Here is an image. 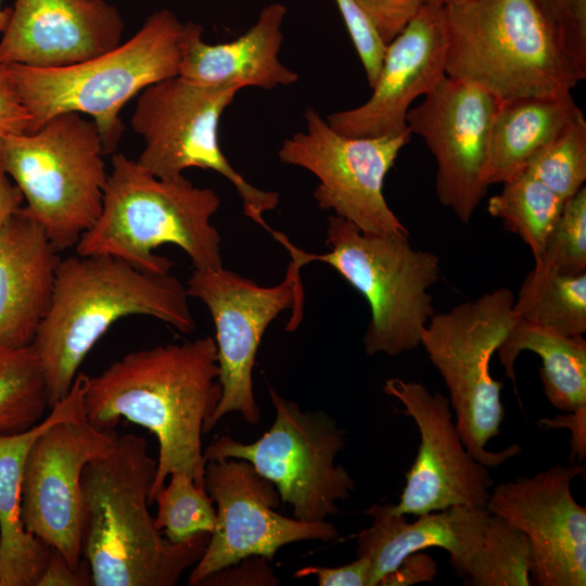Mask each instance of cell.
<instances>
[{"mask_svg": "<svg viewBox=\"0 0 586 586\" xmlns=\"http://www.w3.org/2000/svg\"><path fill=\"white\" fill-rule=\"evenodd\" d=\"M214 337L131 352L95 375L84 373L89 423L113 430L120 419L146 428L158 442L150 501L173 472L204 486L202 434L221 397Z\"/></svg>", "mask_w": 586, "mask_h": 586, "instance_id": "1", "label": "cell"}, {"mask_svg": "<svg viewBox=\"0 0 586 586\" xmlns=\"http://www.w3.org/2000/svg\"><path fill=\"white\" fill-rule=\"evenodd\" d=\"M156 467L146 441L132 433L85 466L80 555L94 586H173L202 557L211 534L174 544L156 528L149 511Z\"/></svg>", "mask_w": 586, "mask_h": 586, "instance_id": "2", "label": "cell"}, {"mask_svg": "<svg viewBox=\"0 0 586 586\" xmlns=\"http://www.w3.org/2000/svg\"><path fill=\"white\" fill-rule=\"evenodd\" d=\"M186 285L170 273L141 271L106 255L61 259L50 309L31 343L43 369L50 409L71 391L85 358L118 320L149 316L193 333Z\"/></svg>", "mask_w": 586, "mask_h": 586, "instance_id": "3", "label": "cell"}, {"mask_svg": "<svg viewBox=\"0 0 586 586\" xmlns=\"http://www.w3.org/2000/svg\"><path fill=\"white\" fill-rule=\"evenodd\" d=\"M218 194L183 175L158 178L123 153L112 157L101 214L80 238L79 255L119 258L149 273H169L174 262L154 253L162 244L179 246L194 269L222 266L221 238L212 225Z\"/></svg>", "mask_w": 586, "mask_h": 586, "instance_id": "4", "label": "cell"}, {"mask_svg": "<svg viewBox=\"0 0 586 586\" xmlns=\"http://www.w3.org/2000/svg\"><path fill=\"white\" fill-rule=\"evenodd\" d=\"M446 74L499 100L571 92L586 77L537 0L443 5Z\"/></svg>", "mask_w": 586, "mask_h": 586, "instance_id": "5", "label": "cell"}, {"mask_svg": "<svg viewBox=\"0 0 586 586\" xmlns=\"http://www.w3.org/2000/svg\"><path fill=\"white\" fill-rule=\"evenodd\" d=\"M186 31V23L162 9L129 40L87 61L56 68L3 66L31 117L30 132L54 115L80 113L95 123L110 154L125 129L124 105L149 86L179 75Z\"/></svg>", "mask_w": 586, "mask_h": 586, "instance_id": "6", "label": "cell"}, {"mask_svg": "<svg viewBox=\"0 0 586 586\" xmlns=\"http://www.w3.org/2000/svg\"><path fill=\"white\" fill-rule=\"evenodd\" d=\"M270 233L290 253L295 272L313 262L328 264L366 298L371 313L362 337L367 355L398 356L421 345L435 314L429 290L440 279L436 254L415 249L409 235L364 232L336 215L328 217L327 253L304 252L284 233Z\"/></svg>", "mask_w": 586, "mask_h": 586, "instance_id": "7", "label": "cell"}, {"mask_svg": "<svg viewBox=\"0 0 586 586\" xmlns=\"http://www.w3.org/2000/svg\"><path fill=\"white\" fill-rule=\"evenodd\" d=\"M104 154L95 123L76 112L0 137V167L24 198L20 213L43 228L58 252L76 247L101 214Z\"/></svg>", "mask_w": 586, "mask_h": 586, "instance_id": "8", "label": "cell"}, {"mask_svg": "<svg viewBox=\"0 0 586 586\" xmlns=\"http://www.w3.org/2000/svg\"><path fill=\"white\" fill-rule=\"evenodd\" d=\"M369 527L356 535L357 557L371 562L370 586H379L410 553L437 547L469 586L531 585L530 545L523 532L487 508L454 506L409 522L390 504L366 511Z\"/></svg>", "mask_w": 586, "mask_h": 586, "instance_id": "9", "label": "cell"}, {"mask_svg": "<svg viewBox=\"0 0 586 586\" xmlns=\"http://www.w3.org/2000/svg\"><path fill=\"white\" fill-rule=\"evenodd\" d=\"M514 294L508 288L461 302L434 314L422 334L433 366L442 375L455 412V425L469 455L487 468H496L521 453L517 444L499 451L486 449L499 435L505 419L500 400L502 382L491 374V358L519 321Z\"/></svg>", "mask_w": 586, "mask_h": 586, "instance_id": "10", "label": "cell"}, {"mask_svg": "<svg viewBox=\"0 0 586 586\" xmlns=\"http://www.w3.org/2000/svg\"><path fill=\"white\" fill-rule=\"evenodd\" d=\"M268 392L275 409L270 429L252 443L221 435L204 449V459L249 461L275 484L281 500L292 507L293 518L327 521L339 512L337 501L356 489L348 471L335 464L345 445V430L322 410L303 411L270 385Z\"/></svg>", "mask_w": 586, "mask_h": 586, "instance_id": "11", "label": "cell"}, {"mask_svg": "<svg viewBox=\"0 0 586 586\" xmlns=\"http://www.w3.org/2000/svg\"><path fill=\"white\" fill-rule=\"evenodd\" d=\"M241 89L201 86L180 76L145 88L131 117L132 129L145 144L137 163L162 179L183 175L191 167L220 174L235 188L245 216L269 231L264 213L277 208L278 192L246 181L218 141L219 119Z\"/></svg>", "mask_w": 586, "mask_h": 586, "instance_id": "12", "label": "cell"}, {"mask_svg": "<svg viewBox=\"0 0 586 586\" xmlns=\"http://www.w3.org/2000/svg\"><path fill=\"white\" fill-rule=\"evenodd\" d=\"M189 297L200 300L215 326L221 385L220 400L204 429L212 431L229 412H239L251 425L260 422L253 390V368L263 335L283 310L293 308L286 330L302 320L303 288L300 273L290 267L282 282L262 286L224 267L194 269L187 285Z\"/></svg>", "mask_w": 586, "mask_h": 586, "instance_id": "13", "label": "cell"}, {"mask_svg": "<svg viewBox=\"0 0 586 586\" xmlns=\"http://www.w3.org/2000/svg\"><path fill=\"white\" fill-rule=\"evenodd\" d=\"M306 130L284 139L279 161L316 176L314 199L361 231L409 235L388 206L383 186L411 131L396 137H349L335 131L313 107L304 113Z\"/></svg>", "mask_w": 586, "mask_h": 586, "instance_id": "14", "label": "cell"}, {"mask_svg": "<svg viewBox=\"0 0 586 586\" xmlns=\"http://www.w3.org/2000/svg\"><path fill=\"white\" fill-rule=\"evenodd\" d=\"M204 487L217 506L216 523L193 565L189 585H203L213 574L247 557L271 560L291 543L339 537V531L328 521L304 522L276 512L281 501L277 487L246 460L207 461Z\"/></svg>", "mask_w": 586, "mask_h": 586, "instance_id": "15", "label": "cell"}, {"mask_svg": "<svg viewBox=\"0 0 586 586\" xmlns=\"http://www.w3.org/2000/svg\"><path fill=\"white\" fill-rule=\"evenodd\" d=\"M499 99L471 82L446 75L406 122L437 165L440 203L468 224L487 188L489 133Z\"/></svg>", "mask_w": 586, "mask_h": 586, "instance_id": "16", "label": "cell"}, {"mask_svg": "<svg viewBox=\"0 0 586 586\" xmlns=\"http://www.w3.org/2000/svg\"><path fill=\"white\" fill-rule=\"evenodd\" d=\"M114 430H101L86 417L46 428L25 459L21 519L27 532L58 550L73 568L81 563L80 482L85 466L107 454Z\"/></svg>", "mask_w": 586, "mask_h": 586, "instance_id": "17", "label": "cell"}, {"mask_svg": "<svg viewBox=\"0 0 586 586\" xmlns=\"http://www.w3.org/2000/svg\"><path fill=\"white\" fill-rule=\"evenodd\" d=\"M585 466H553L496 485L486 508L524 533L531 579L539 586L586 585V509L571 484Z\"/></svg>", "mask_w": 586, "mask_h": 586, "instance_id": "18", "label": "cell"}, {"mask_svg": "<svg viewBox=\"0 0 586 586\" xmlns=\"http://www.w3.org/2000/svg\"><path fill=\"white\" fill-rule=\"evenodd\" d=\"M382 390L402 403L399 412L412 418L420 433L418 455L398 504H390L391 511L418 517L454 506L486 508L494 481L488 468L464 448L449 399L400 378L387 379Z\"/></svg>", "mask_w": 586, "mask_h": 586, "instance_id": "19", "label": "cell"}, {"mask_svg": "<svg viewBox=\"0 0 586 586\" xmlns=\"http://www.w3.org/2000/svg\"><path fill=\"white\" fill-rule=\"evenodd\" d=\"M446 58L443 5L425 3L387 44L371 97L326 120L349 137H396L410 131L407 113L417 98L428 94L447 75Z\"/></svg>", "mask_w": 586, "mask_h": 586, "instance_id": "20", "label": "cell"}, {"mask_svg": "<svg viewBox=\"0 0 586 586\" xmlns=\"http://www.w3.org/2000/svg\"><path fill=\"white\" fill-rule=\"evenodd\" d=\"M124 26L105 0H16L0 36V65H74L119 46Z\"/></svg>", "mask_w": 586, "mask_h": 586, "instance_id": "21", "label": "cell"}, {"mask_svg": "<svg viewBox=\"0 0 586 586\" xmlns=\"http://www.w3.org/2000/svg\"><path fill=\"white\" fill-rule=\"evenodd\" d=\"M58 253L20 211L0 230V345H31L52 303Z\"/></svg>", "mask_w": 586, "mask_h": 586, "instance_id": "22", "label": "cell"}, {"mask_svg": "<svg viewBox=\"0 0 586 586\" xmlns=\"http://www.w3.org/2000/svg\"><path fill=\"white\" fill-rule=\"evenodd\" d=\"M286 13L284 4L270 3L260 10L256 22L243 35L216 44L203 41L200 24L187 22L178 76L201 86L242 89L270 90L295 84L298 73L279 59L283 41L281 27Z\"/></svg>", "mask_w": 586, "mask_h": 586, "instance_id": "23", "label": "cell"}, {"mask_svg": "<svg viewBox=\"0 0 586 586\" xmlns=\"http://www.w3.org/2000/svg\"><path fill=\"white\" fill-rule=\"evenodd\" d=\"M86 417L84 373L69 393L51 407L34 428L0 435V586H37L51 547L26 531L21 519V486L26 455L35 438L50 424Z\"/></svg>", "mask_w": 586, "mask_h": 586, "instance_id": "24", "label": "cell"}, {"mask_svg": "<svg viewBox=\"0 0 586 586\" xmlns=\"http://www.w3.org/2000/svg\"><path fill=\"white\" fill-rule=\"evenodd\" d=\"M583 112L571 92L499 100L489 133L487 183H505Z\"/></svg>", "mask_w": 586, "mask_h": 586, "instance_id": "25", "label": "cell"}, {"mask_svg": "<svg viewBox=\"0 0 586 586\" xmlns=\"http://www.w3.org/2000/svg\"><path fill=\"white\" fill-rule=\"evenodd\" d=\"M524 351L539 356L538 374L549 403L568 413L586 416V341L520 320L497 347L506 375L515 384L514 364Z\"/></svg>", "mask_w": 586, "mask_h": 586, "instance_id": "26", "label": "cell"}, {"mask_svg": "<svg viewBox=\"0 0 586 586\" xmlns=\"http://www.w3.org/2000/svg\"><path fill=\"white\" fill-rule=\"evenodd\" d=\"M513 310L520 320L568 335L586 332V271L564 275L543 265L526 275Z\"/></svg>", "mask_w": 586, "mask_h": 586, "instance_id": "27", "label": "cell"}, {"mask_svg": "<svg viewBox=\"0 0 586 586\" xmlns=\"http://www.w3.org/2000/svg\"><path fill=\"white\" fill-rule=\"evenodd\" d=\"M47 409V382L34 346L0 345V435L34 428Z\"/></svg>", "mask_w": 586, "mask_h": 586, "instance_id": "28", "label": "cell"}, {"mask_svg": "<svg viewBox=\"0 0 586 586\" xmlns=\"http://www.w3.org/2000/svg\"><path fill=\"white\" fill-rule=\"evenodd\" d=\"M556 192L527 173L504 183L502 190L488 200L491 216L517 234L536 259L563 207Z\"/></svg>", "mask_w": 586, "mask_h": 586, "instance_id": "29", "label": "cell"}, {"mask_svg": "<svg viewBox=\"0 0 586 586\" xmlns=\"http://www.w3.org/2000/svg\"><path fill=\"white\" fill-rule=\"evenodd\" d=\"M168 477V484L153 499L157 504L156 528L174 544L191 540L200 533L212 534L216 510L205 487L181 472H173Z\"/></svg>", "mask_w": 586, "mask_h": 586, "instance_id": "30", "label": "cell"}, {"mask_svg": "<svg viewBox=\"0 0 586 586\" xmlns=\"http://www.w3.org/2000/svg\"><path fill=\"white\" fill-rule=\"evenodd\" d=\"M523 171L542 181L564 201L575 195L586 180L584 114L539 150Z\"/></svg>", "mask_w": 586, "mask_h": 586, "instance_id": "31", "label": "cell"}, {"mask_svg": "<svg viewBox=\"0 0 586 586\" xmlns=\"http://www.w3.org/2000/svg\"><path fill=\"white\" fill-rule=\"evenodd\" d=\"M564 275L586 271V188L564 201L542 254L534 259Z\"/></svg>", "mask_w": 586, "mask_h": 586, "instance_id": "32", "label": "cell"}, {"mask_svg": "<svg viewBox=\"0 0 586 586\" xmlns=\"http://www.w3.org/2000/svg\"><path fill=\"white\" fill-rule=\"evenodd\" d=\"M335 3L372 88L379 78L387 44L354 0H335Z\"/></svg>", "mask_w": 586, "mask_h": 586, "instance_id": "33", "label": "cell"}, {"mask_svg": "<svg viewBox=\"0 0 586 586\" xmlns=\"http://www.w3.org/2000/svg\"><path fill=\"white\" fill-rule=\"evenodd\" d=\"M575 60L586 67V11L577 0H537Z\"/></svg>", "mask_w": 586, "mask_h": 586, "instance_id": "34", "label": "cell"}, {"mask_svg": "<svg viewBox=\"0 0 586 586\" xmlns=\"http://www.w3.org/2000/svg\"><path fill=\"white\" fill-rule=\"evenodd\" d=\"M388 44L426 3V0H354Z\"/></svg>", "mask_w": 586, "mask_h": 586, "instance_id": "35", "label": "cell"}, {"mask_svg": "<svg viewBox=\"0 0 586 586\" xmlns=\"http://www.w3.org/2000/svg\"><path fill=\"white\" fill-rule=\"evenodd\" d=\"M267 561L266 558L259 556L247 557L213 574L204 581L203 585H278L279 579L275 576Z\"/></svg>", "mask_w": 586, "mask_h": 586, "instance_id": "36", "label": "cell"}, {"mask_svg": "<svg viewBox=\"0 0 586 586\" xmlns=\"http://www.w3.org/2000/svg\"><path fill=\"white\" fill-rule=\"evenodd\" d=\"M294 577L316 576L320 586H370L371 562L366 557L337 566H305L294 572Z\"/></svg>", "mask_w": 586, "mask_h": 586, "instance_id": "37", "label": "cell"}, {"mask_svg": "<svg viewBox=\"0 0 586 586\" xmlns=\"http://www.w3.org/2000/svg\"><path fill=\"white\" fill-rule=\"evenodd\" d=\"M31 117L0 65V137L30 132Z\"/></svg>", "mask_w": 586, "mask_h": 586, "instance_id": "38", "label": "cell"}, {"mask_svg": "<svg viewBox=\"0 0 586 586\" xmlns=\"http://www.w3.org/2000/svg\"><path fill=\"white\" fill-rule=\"evenodd\" d=\"M93 585L88 564L80 563L78 568L68 564L65 558L55 549L51 552L47 565L37 586H88Z\"/></svg>", "mask_w": 586, "mask_h": 586, "instance_id": "39", "label": "cell"}, {"mask_svg": "<svg viewBox=\"0 0 586 586\" xmlns=\"http://www.w3.org/2000/svg\"><path fill=\"white\" fill-rule=\"evenodd\" d=\"M435 575V561L429 555L416 551L407 556L395 571L385 576L380 586H407L431 582Z\"/></svg>", "mask_w": 586, "mask_h": 586, "instance_id": "40", "label": "cell"}, {"mask_svg": "<svg viewBox=\"0 0 586 586\" xmlns=\"http://www.w3.org/2000/svg\"><path fill=\"white\" fill-rule=\"evenodd\" d=\"M546 429L566 428L571 432L572 455L583 461L586 454V416L569 413L553 419H543ZM542 426V425H540Z\"/></svg>", "mask_w": 586, "mask_h": 586, "instance_id": "41", "label": "cell"}, {"mask_svg": "<svg viewBox=\"0 0 586 586\" xmlns=\"http://www.w3.org/2000/svg\"><path fill=\"white\" fill-rule=\"evenodd\" d=\"M24 205V198L18 187L0 167V230Z\"/></svg>", "mask_w": 586, "mask_h": 586, "instance_id": "42", "label": "cell"}, {"mask_svg": "<svg viewBox=\"0 0 586 586\" xmlns=\"http://www.w3.org/2000/svg\"><path fill=\"white\" fill-rule=\"evenodd\" d=\"M0 4H1V0H0ZM11 12H12V8L2 9L0 5V36L2 35L3 30L7 27Z\"/></svg>", "mask_w": 586, "mask_h": 586, "instance_id": "43", "label": "cell"}, {"mask_svg": "<svg viewBox=\"0 0 586 586\" xmlns=\"http://www.w3.org/2000/svg\"><path fill=\"white\" fill-rule=\"evenodd\" d=\"M459 1H462V0H426V3L446 5V4L455 3V2H459Z\"/></svg>", "mask_w": 586, "mask_h": 586, "instance_id": "44", "label": "cell"}]
</instances>
